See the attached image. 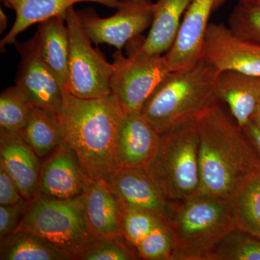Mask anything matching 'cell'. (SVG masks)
<instances>
[{"mask_svg":"<svg viewBox=\"0 0 260 260\" xmlns=\"http://www.w3.org/2000/svg\"><path fill=\"white\" fill-rule=\"evenodd\" d=\"M199 138L200 186L197 195L229 199L260 158L242 129L218 101L194 121Z\"/></svg>","mask_w":260,"mask_h":260,"instance_id":"6da1fadb","label":"cell"},{"mask_svg":"<svg viewBox=\"0 0 260 260\" xmlns=\"http://www.w3.org/2000/svg\"><path fill=\"white\" fill-rule=\"evenodd\" d=\"M64 140L88 177L109 181L119 169L116 158L118 132L126 112L112 94L83 99L64 90L59 112Z\"/></svg>","mask_w":260,"mask_h":260,"instance_id":"7a4b0ae2","label":"cell"},{"mask_svg":"<svg viewBox=\"0 0 260 260\" xmlns=\"http://www.w3.org/2000/svg\"><path fill=\"white\" fill-rule=\"evenodd\" d=\"M218 73L202 59L186 69L170 72L148 98L142 114L160 135L194 121L218 101L215 88Z\"/></svg>","mask_w":260,"mask_h":260,"instance_id":"3957f363","label":"cell"},{"mask_svg":"<svg viewBox=\"0 0 260 260\" xmlns=\"http://www.w3.org/2000/svg\"><path fill=\"white\" fill-rule=\"evenodd\" d=\"M164 219L174 238L173 260H209L236 228L229 200L206 195L169 201Z\"/></svg>","mask_w":260,"mask_h":260,"instance_id":"277c9868","label":"cell"},{"mask_svg":"<svg viewBox=\"0 0 260 260\" xmlns=\"http://www.w3.org/2000/svg\"><path fill=\"white\" fill-rule=\"evenodd\" d=\"M17 232L37 234L73 260L95 238L87 222L85 194L67 200L37 195L28 202Z\"/></svg>","mask_w":260,"mask_h":260,"instance_id":"5b68a950","label":"cell"},{"mask_svg":"<svg viewBox=\"0 0 260 260\" xmlns=\"http://www.w3.org/2000/svg\"><path fill=\"white\" fill-rule=\"evenodd\" d=\"M145 169L169 201L196 196L200 173L194 121L160 135L156 155Z\"/></svg>","mask_w":260,"mask_h":260,"instance_id":"8992f818","label":"cell"},{"mask_svg":"<svg viewBox=\"0 0 260 260\" xmlns=\"http://www.w3.org/2000/svg\"><path fill=\"white\" fill-rule=\"evenodd\" d=\"M138 37L126 44V56L119 49L113 55L111 94L126 113L141 112L148 98L172 72L164 55H148L139 50Z\"/></svg>","mask_w":260,"mask_h":260,"instance_id":"52a82bcc","label":"cell"},{"mask_svg":"<svg viewBox=\"0 0 260 260\" xmlns=\"http://www.w3.org/2000/svg\"><path fill=\"white\" fill-rule=\"evenodd\" d=\"M69 32L70 56L66 90L79 99H101L111 95L114 65L93 47L74 7L64 18Z\"/></svg>","mask_w":260,"mask_h":260,"instance_id":"ba28073f","label":"cell"},{"mask_svg":"<svg viewBox=\"0 0 260 260\" xmlns=\"http://www.w3.org/2000/svg\"><path fill=\"white\" fill-rule=\"evenodd\" d=\"M152 0H124L112 16L102 18L92 9L78 12L85 31L95 44H106L121 50L128 42L150 28Z\"/></svg>","mask_w":260,"mask_h":260,"instance_id":"9c48e42d","label":"cell"},{"mask_svg":"<svg viewBox=\"0 0 260 260\" xmlns=\"http://www.w3.org/2000/svg\"><path fill=\"white\" fill-rule=\"evenodd\" d=\"M14 45L20 56L15 85L34 107L59 114L64 89L42 58L39 32L26 42H17Z\"/></svg>","mask_w":260,"mask_h":260,"instance_id":"30bf717a","label":"cell"},{"mask_svg":"<svg viewBox=\"0 0 260 260\" xmlns=\"http://www.w3.org/2000/svg\"><path fill=\"white\" fill-rule=\"evenodd\" d=\"M201 59L219 71L234 70L260 77V44L239 37L224 24L208 25Z\"/></svg>","mask_w":260,"mask_h":260,"instance_id":"8fae6325","label":"cell"},{"mask_svg":"<svg viewBox=\"0 0 260 260\" xmlns=\"http://www.w3.org/2000/svg\"><path fill=\"white\" fill-rule=\"evenodd\" d=\"M42 162L37 195L67 200L85 193L90 178L65 142Z\"/></svg>","mask_w":260,"mask_h":260,"instance_id":"7c38bea8","label":"cell"},{"mask_svg":"<svg viewBox=\"0 0 260 260\" xmlns=\"http://www.w3.org/2000/svg\"><path fill=\"white\" fill-rule=\"evenodd\" d=\"M215 0H193L184 13L177 37L164 54L171 71L193 66L201 60L202 50Z\"/></svg>","mask_w":260,"mask_h":260,"instance_id":"4fadbf2b","label":"cell"},{"mask_svg":"<svg viewBox=\"0 0 260 260\" xmlns=\"http://www.w3.org/2000/svg\"><path fill=\"white\" fill-rule=\"evenodd\" d=\"M160 140V133L141 112L126 113L116 138L118 167L145 169L156 155Z\"/></svg>","mask_w":260,"mask_h":260,"instance_id":"5bb4252c","label":"cell"},{"mask_svg":"<svg viewBox=\"0 0 260 260\" xmlns=\"http://www.w3.org/2000/svg\"><path fill=\"white\" fill-rule=\"evenodd\" d=\"M42 164L18 132L0 129V165L29 201L37 195Z\"/></svg>","mask_w":260,"mask_h":260,"instance_id":"9a60e30c","label":"cell"},{"mask_svg":"<svg viewBox=\"0 0 260 260\" xmlns=\"http://www.w3.org/2000/svg\"><path fill=\"white\" fill-rule=\"evenodd\" d=\"M84 194L87 222L94 237L124 236V207L109 181L90 179Z\"/></svg>","mask_w":260,"mask_h":260,"instance_id":"2e32d148","label":"cell"},{"mask_svg":"<svg viewBox=\"0 0 260 260\" xmlns=\"http://www.w3.org/2000/svg\"><path fill=\"white\" fill-rule=\"evenodd\" d=\"M124 208L148 210L164 218L169 201L142 168H119L109 181Z\"/></svg>","mask_w":260,"mask_h":260,"instance_id":"e0dca14e","label":"cell"},{"mask_svg":"<svg viewBox=\"0 0 260 260\" xmlns=\"http://www.w3.org/2000/svg\"><path fill=\"white\" fill-rule=\"evenodd\" d=\"M124 0H2L7 8L14 10L15 20L10 31L0 42L3 50L8 45L18 42L17 38L34 24L54 17L65 18L67 11L80 3H98L113 9H118Z\"/></svg>","mask_w":260,"mask_h":260,"instance_id":"ac0fdd59","label":"cell"},{"mask_svg":"<svg viewBox=\"0 0 260 260\" xmlns=\"http://www.w3.org/2000/svg\"><path fill=\"white\" fill-rule=\"evenodd\" d=\"M217 100L229 106L237 125L242 129L251 121L260 103V77L234 71H219L215 82Z\"/></svg>","mask_w":260,"mask_h":260,"instance_id":"d6986e66","label":"cell"},{"mask_svg":"<svg viewBox=\"0 0 260 260\" xmlns=\"http://www.w3.org/2000/svg\"><path fill=\"white\" fill-rule=\"evenodd\" d=\"M192 1L156 0L148 36L140 41V36L138 37L139 50L148 55H164L175 40L184 13Z\"/></svg>","mask_w":260,"mask_h":260,"instance_id":"ffe728a7","label":"cell"},{"mask_svg":"<svg viewBox=\"0 0 260 260\" xmlns=\"http://www.w3.org/2000/svg\"><path fill=\"white\" fill-rule=\"evenodd\" d=\"M40 35L41 54L52 70L62 88L66 90L68 82L70 37L66 22L56 16L41 22L38 25Z\"/></svg>","mask_w":260,"mask_h":260,"instance_id":"44dd1931","label":"cell"},{"mask_svg":"<svg viewBox=\"0 0 260 260\" xmlns=\"http://www.w3.org/2000/svg\"><path fill=\"white\" fill-rule=\"evenodd\" d=\"M18 133L41 159L50 155L64 141L59 114L34 106L26 125Z\"/></svg>","mask_w":260,"mask_h":260,"instance_id":"7402d4cb","label":"cell"},{"mask_svg":"<svg viewBox=\"0 0 260 260\" xmlns=\"http://www.w3.org/2000/svg\"><path fill=\"white\" fill-rule=\"evenodd\" d=\"M228 200L236 227L260 237V164Z\"/></svg>","mask_w":260,"mask_h":260,"instance_id":"603a6c76","label":"cell"},{"mask_svg":"<svg viewBox=\"0 0 260 260\" xmlns=\"http://www.w3.org/2000/svg\"><path fill=\"white\" fill-rule=\"evenodd\" d=\"M0 242L1 260H73L70 254L34 233L13 232Z\"/></svg>","mask_w":260,"mask_h":260,"instance_id":"cb8c5ba5","label":"cell"},{"mask_svg":"<svg viewBox=\"0 0 260 260\" xmlns=\"http://www.w3.org/2000/svg\"><path fill=\"white\" fill-rule=\"evenodd\" d=\"M209 260H260V237L234 228L215 246Z\"/></svg>","mask_w":260,"mask_h":260,"instance_id":"d4e9b609","label":"cell"},{"mask_svg":"<svg viewBox=\"0 0 260 260\" xmlns=\"http://www.w3.org/2000/svg\"><path fill=\"white\" fill-rule=\"evenodd\" d=\"M32 105L18 86L9 87L0 95V129L20 132L28 122Z\"/></svg>","mask_w":260,"mask_h":260,"instance_id":"484cf974","label":"cell"},{"mask_svg":"<svg viewBox=\"0 0 260 260\" xmlns=\"http://www.w3.org/2000/svg\"><path fill=\"white\" fill-rule=\"evenodd\" d=\"M140 256L124 236L95 238L75 257L77 260H135Z\"/></svg>","mask_w":260,"mask_h":260,"instance_id":"4316f807","label":"cell"},{"mask_svg":"<svg viewBox=\"0 0 260 260\" xmlns=\"http://www.w3.org/2000/svg\"><path fill=\"white\" fill-rule=\"evenodd\" d=\"M136 248L140 259L173 260L174 238L164 219L136 246Z\"/></svg>","mask_w":260,"mask_h":260,"instance_id":"83f0119b","label":"cell"},{"mask_svg":"<svg viewBox=\"0 0 260 260\" xmlns=\"http://www.w3.org/2000/svg\"><path fill=\"white\" fill-rule=\"evenodd\" d=\"M164 219L158 214L138 208H124L123 234L131 244L136 246Z\"/></svg>","mask_w":260,"mask_h":260,"instance_id":"f1b7e54d","label":"cell"},{"mask_svg":"<svg viewBox=\"0 0 260 260\" xmlns=\"http://www.w3.org/2000/svg\"><path fill=\"white\" fill-rule=\"evenodd\" d=\"M229 23L239 37L260 44V5L239 3L229 17Z\"/></svg>","mask_w":260,"mask_h":260,"instance_id":"f546056e","label":"cell"},{"mask_svg":"<svg viewBox=\"0 0 260 260\" xmlns=\"http://www.w3.org/2000/svg\"><path fill=\"white\" fill-rule=\"evenodd\" d=\"M29 200L19 204L0 205V240L14 232L18 226Z\"/></svg>","mask_w":260,"mask_h":260,"instance_id":"4dcf8cb0","label":"cell"},{"mask_svg":"<svg viewBox=\"0 0 260 260\" xmlns=\"http://www.w3.org/2000/svg\"><path fill=\"white\" fill-rule=\"evenodd\" d=\"M13 178L0 165V205L19 204L26 201Z\"/></svg>","mask_w":260,"mask_h":260,"instance_id":"1f68e13d","label":"cell"},{"mask_svg":"<svg viewBox=\"0 0 260 260\" xmlns=\"http://www.w3.org/2000/svg\"><path fill=\"white\" fill-rule=\"evenodd\" d=\"M242 130L260 158V128L249 121Z\"/></svg>","mask_w":260,"mask_h":260,"instance_id":"d6a6232c","label":"cell"},{"mask_svg":"<svg viewBox=\"0 0 260 260\" xmlns=\"http://www.w3.org/2000/svg\"><path fill=\"white\" fill-rule=\"evenodd\" d=\"M8 20L6 15L5 14L3 8H0V32L5 31L8 27Z\"/></svg>","mask_w":260,"mask_h":260,"instance_id":"836d02e7","label":"cell"},{"mask_svg":"<svg viewBox=\"0 0 260 260\" xmlns=\"http://www.w3.org/2000/svg\"><path fill=\"white\" fill-rule=\"evenodd\" d=\"M250 121L260 128V103L257 108H256L255 112H254V115L251 118Z\"/></svg>","mask_w":260,"mask_h":260,"instance_id":"e575fe53","label":"cell"},{"mask_svg":"<svg viewBox=\"0 0 260 260\" xmlns=\"http://www.w3.org/2000/svg\"><path fill=\"white\" fill-rule=\"evenodd\" d=\"M243 4L251 5H260V0H239Z\"/></svg>","mask_w":260,"mask_h":260,"instance_id":"d590c367","label":"cell"},{"mask_svg":"<svg viewBox=\"0 0 260 260\" xmlns=\"http://www.w3.org/2000/svg\"><path fill=\"white\" fill-rule=\"evenodd\" d=\"M227 1L228 0H215L213 6V11H215V10H218L220 7H221L222 5L225 4Z\"/></svg>","mask_w":260,"mask_h":260,"instance_id":"8d00e7d4","label":"cell"}]
</instances>
